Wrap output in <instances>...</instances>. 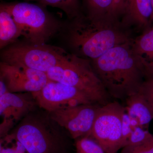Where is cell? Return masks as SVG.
<instances>
[{"mask_svg": "<svg viewBox=\"0 0 153 153\" xmlns=\"http://www.w3.org/2000/svg\"><path fill=\"white\" fill-rule=\"evenodd\" d=\"M131 43L117 45L91 61L94 70L113 99L125 101L140 91L149 75L134 54Z\"/></svg>", "mask_w": 153, "mask_h": 153, "instance_id": "obj_1", "label": "cell"}, {"mask_svg": "<svg viewBox=\"0 0 153 153\" xmlns=\"http://www.w3.org/2000/svg\"><path fill=\"white\" fill-rule=\"evenodd\" d=\"M67 30L71 54L90 61L117 45L131 42L134 38L131 30L119 21L92 19L83 13L71 20Z\"/></svg>", "mask_w": 153, "mask_h": 153, "instance_id": "obj_2", "label": "cell"}, {"mask_svg": "<svg viewBox=\"0 0 153 153\" xmlns=\"http://www.w3.org/2000/svg\"><path fill=\"white\" fill-rule=\"evenodd\" d=\"M65 131L49 112L36 110L20 120L8 136L21 143L27 153H66Z\"/></svg>", "mask_w": 153, "mask_h": 153, "instance_id": "obj_3", "label": "cell"}, {"mask_svg": "<svg viewBox=\"0 0 153 153\" xmlns=\"http://www.w3.org/2000/svg\"><path fill=\"white\" fill-rule=\"evenodd\" d=\"M47 74L50 80L77 88L101 106L113 101L94 70L90 60L71 53Z\"/></svg>", "mask_w": 153, "mask_h": 153, "instance_id": "obj_4", "label": "cell"}, {"mask_svg": "<svg viewBox=\"0 0 153 153\" xmlns=\"http://www.w3.org/2000/svg\"><path fill=\"white\" fill-rule=\"evenodd\" d=\"M9 11L30 44H46L60 30L59 22L47 10L46 6L28 2L1 3Z\"/></svg>", "mask_w": 153, "mask_h": 153, "instance_id": "obj_5", "label": "cell"}, {"mask_svg": "<svg viewBox=\"0 0 153 153\" xmlns=\"http://www.w3.org/2000/svg\"><path fill=\"white\" fill-rule=\"evenodd\" d=\"M69 54L58 47L29 44H16L1 53L3 62L47 73L66 59Z\"/></svg>", "mask_w": 153, "mask_h": 153, "instance_id": "obj_6", "label": "cell"}, {"mask_svg": "<svg viewBox=\"0 0 153 153\" xmlns=\"http://www.w3.org/2000/svg\"><path fill=\"white\" fill-rule=\"evenodd\" d=\"M125 107L116 100L100 108L89 137L106 153H118L123 149L122 119Z\"/></svg>", "mask_w": 153, "mask_h": 153, "instance_id": "obj_7", "label": "cell"}, {"mask_svg": "<svg viewBox=\"0 0 153 153\" xmlns=\"http://www.w3.org/2000/svg\"><path fill=\"white\" fill-rule=\"evenodd\" d=\"M32 94L38 106L49 113L80 105L96 104L77 88L50 79L41 90Z\"/></svg>", "mask_w": 153, "mask_h": 153, "instance_id": "obj_8", "label": "cell"}, {"mask_svg": "<svg viewBox=\"0 0 153 153\" xmlns=\"http://www.w3.org/2000/svg\"><path fill=\"white\" fill-rule=\"evenodd\" d=\"M101 106L97 104L80 105L49 113L73 139L76 140L89 136Z\"/></svg>", "mask_w": 153, "mask_h": 153, "instance_id": "obj_9", "label": "cell"}, {"mask_svg": "<svg viewBox=\"0 0 153 153\" xmlns=\"http://www.w3.org/2000/svg\"><path fill=\"white\" fill-rule=\"evenodd\" d=\"M0 78L12 93H35L49 80L45 72L3 61L0 63Z\"/></svg>", "mask_w": 153, "mask_h": 153, "instance_id": "obj_10", "label": "cell"}, {"mask_svg": "<svg viewBox=\"0 0 153 153\" xmlns=\"http://www.w3.org/2000/svg\"><path fill=\"white\" fill-rule=\"evenodd\" d=\"M31 93L8 92L0 96V115L3 120L14 123L23 119L38 106Z\"/></svg>", "mask_w": 153, "mask_h": 153, "instance_id": "obj_11", "label": "cell"}, {"mask_svg": "<svg viewBox=\"0 0 153 153\" xmlns=\"http://www.w3.org/2000/svg\"><path fill=\"white\" fill-rule=\"evenodd\" d=\"M120 22L130 30L134 29L143 32L150 27L153 23L152 0H126Z\"/></svg>", "mask_w": 153, "mask_h": 153, "instance_id": "obj_12", "label": "cell"}, {"mask_svg": "<svg viewBox=\"0 0 153 153\" xmlns=\"http://www.w3.org/2000/svg\"><path fill=\"white\" fill-rule=\"evenodd\" d=\"M126 112L131 120L145 129L148 130L153 120V111L150 103L140 90L125 100Z\"/></svg>", "mask_w": 153, "mask_h": 153, "instance_id": "obj_13", "label": "cell"}, {"mask_svg": "<svg viewBox=\"0 0 153 153\" xmlns=\"http://www.w3.org/2000/svg\"><path fill=\"white\" fill-rule=\"evenodd\" d=\"M131 45L149 74H153V23L150 27L134 38Z\"/></svg>", "mask_w": 153, "mask_h": 153, "instance_id": "obj_14", "label": "cell"}, {"mask_svg": "<svg viewBox=\"0 0 153 153\" xmlns=\"http://www.w3.org/2000/svg\"><path fill=\"white\" fill-rule=\"evenodd\" d=\"M22 36L17 23L9 11L0 6V47L4 48Z\"/></svg>", "mask_w": 153, "mask_h": 153, "instance_id": "obj_15", "label": "cell"}, {"mask_svg": "<svg viewBox=\"0 0 153 153\" xmlns=\"http://www.w3.org/2000/svg\"><path fill=\"white\" fill-rule=\"evenodd\" d=\"M114 0H82V13L92 19L119 21L114 17Z\"/></svg>", "mask_w": 153, "mask_h": 153, "instance_id": "obj_16", "label": "cell"}, {"mask_svg": "<svg viewBox=\"0 0 153 153\" xmlns=\"http://www.w3.org/2000/svg\"><path fill=\"white\" fill-rule=\"evenodd\" d=\"M35 1L45 6L58 8L63 10L70 20L82 13L79 0H26Z\"/></svg>", "mask_w": 153, "mask_h": 153, "instance_id": "obj_17", "label": "cell"}, {"mask_svg": "<svg viewBox=\"0 0 153 153\" xmlns=\"http://www.w3.org/2000/svg\"><path fill=\"white\" fill-rule=\"evenodd\" d=\"M76 153H106L92 138L85 137L76 140Z\"/></svg>", "mask_w": 153, "mask_h": 153, "instance_id": "obj_18", "label": "cell"}, {"mask_svg": "<svg viewBox=\"0 0 153 153\" xmlns=\"http://www.w3.org/2000/svg\"><path fill=\"white\" fill-rule=\"evenodd\" d=\"M153 139V134L151 133L148 130L137 126L134 128L125 147L144 144Z\"/></svg>", "mask_w": 153, "mask_h": 153, "instance_id": "obj_19", "label": "cell"}, {"mask_svg": "<svg viewBox=\"0 0 153 153\" xmlns=\"http://www.w3.org/2000/svg\"><path fill=\"white\" fill-rule=\"evenodd\" d=\"M137 126L138 125L130 118L126 111L122 119L123 148L126 146L134 128Z\"/></svg>", "mask_w": 153, "mask_h": 153, "instance_id": "obj_20", "label": "cell"}, {"mask_svg": "<svg viewBox=\"0 0 153 153\" xmlns=\"http://www.w3.org/2000/svg\"><path fill=\"white\" fill-rule=\"evenodd\" d=\"M120 153H153V139L140 146L125 147L122 149Z\"/></svg>", "mask_w": 153, "mask_h": 153, "instance_id": "obj_21", "label": "cell"}, {"mask_svg": "<svg viewBox=\"0 0 153 153\" xmlns=\"http://www.w3.org/2000/svg\"><path fill=\"white\" fill-rule=\"evenodd\" d=\"M140 91L144 94L148 100L153 102V74L147 76Z\"/></svg>", "mask_w": 153, "mask_h": 153, "instance_id": "obj_22", "label": "cell"}, {"mask_svg": "<svg viewBox=\"0 0 153 153\" xmlns=\"http://www.w3.org/2000/svg\"><path fill=\"white\" fill-rule=\"evenodd\" d=\"M126 0H114L113 16L115 19L120 21Z\"/></svg>", "mask_w": 153, "mask_h": 153, "instance_id": "obj_23", "label": "cell"}, {"mask_svg": "<svg viewBox=\"0 0 153 153\" xmlns=\"http://www.w3.org/2000/svg\"><path fill=\"white\" fill-rule=\"evenodd\" d=\"M9 92L5 82L2 79H0V96Z\"/></svg>", "mask_w": 153, "mask_h": 153, "instance_id": "obj_24", "label": "cell"}, {"mask_svg": "<svg viewBox=\"0 0 153 153\" xmlns=\"http://www.w3.org/2000/svg\"><path fill=\"white\" fill-rule=\"evenodd\" d=\"M149 100V102L150 103L151 106H152V109L153 111V102L150 101V100Z\"/></svg>", "mask_w": 153, "mask_h": 153, "instance_id": "obj_25", "label": "cell"}, {"mask_svg": "<svg viewBox=\"0 0 153 153\" xmlns=\"http://www.w3.org/2000/svg\"><path fill=\"white\" fill-rule=\"evenodd\" d=\"M152 4L153 8V0H152Z\"/></svg>", "mask_w": 153, "mask_h": 153, "instance_id": "obj_26", "label": "cell"}]
</instances>
